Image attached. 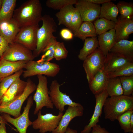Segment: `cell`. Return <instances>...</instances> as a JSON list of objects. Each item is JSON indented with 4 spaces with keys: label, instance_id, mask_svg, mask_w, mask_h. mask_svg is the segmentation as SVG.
Segmentation results:
<instances>
[{
    "label": "cell",
    "instance_id": "1f68e13d",
    "mask_svg": "<svg viewBox=\"0 0 133 133\" xmlns=\"http://www.w3.org/2000/svg\"><path fill=\"white\" fill-rule=\"evenodd\" d=\"M23 71V70L22 69L11 75L2 79L0 83V102L3 96L14 82L20 78Z\"/></svg>",
    "mask_w": 133,
    "mask_h": 133
},
{
    "label": "cell",
    "instance_id": "8992f818",
    "mask_svg": "<svg viewBox=\"0 0 133 133\" xmlns=\"http://www.w3.org/2000/svg\"><path fill=\"white\" fill-rule=\"evenodd\" d=\"M26 88L23 93L17 98L9 104L0 106V112L11 115L14 118L21 114V109L22 105L29 95L36 90L37 86L30 78L27 81Z\"/></svg>",
    "mask_w": 133,
    "mask_h": 133
},
{
    "label": "cell",
    "instance_id": "d6a6232c",
    "mask_svg": "<svg viewBox=\"0 0 133 133\" xmlns=\"http://www.w3.org/2000/svg\"><path fill=\"white\" fill-rule=\"evenodd\" d=\"M116 5L119 13L120 14V17L121 18H126L133 17V4L132 3L119 1Z\"/></svg>",
    "mask_w": 133,
    "mask_h": 133
},
{
    "label": "cell",
    "instance_id": "c3c4849f",
    "mask_svg": "<svg viewBox=\"0 0 133 133\" xmlns=\"http://www.w3.org/2000/svg\"><path fill=\"white\" fill-rule=\"evenodd\" d=\"M2 120L5 121L2 118V116L0 115V122Z\"/></svg>",
    "mask_w": 133,
    "mask_h": 133
},
{
    "label": "cell",
    "instance_id": "603a6c76",
    "mask_svg": "<svg viewBox=\"0 0 133 133\" xmlns=\"http://www.w3.org/2000/svg\"><path fill=\"white\" fill-rule=\"evenodd\" d=\"M118 13L117 5L110 1L102 4L101 6L99 18H104L116 23L117 22Z\"/></svg>",
    "mask_w": 133,
    "mask_h": 133
},
{
    "label": "cell",
    "instance_id": "b9f144b4",
    "mask_svg": "<svg viewBox=\"0 0 133 133\" xmlns=\"http://www.w3.org/2000/svg\"><path fill=\"white\" fill-rule=\"evenodd\" d=\"M91 133H110L106 129L97 124L92 128Z\"/></svg>",
    "mask_w": 133,
    "mask_h": 133
},
{
    "label": "cell",
    "instance_id": "4fadbf2b",
    "mask_svg": "<svg viewBox=\"0 0 133 133\" xmlns=\"http://www.w3.org/2000/svg\"><path fill=\"white\" fill-rule=\"evenodd\" d=\"M83 22L92 23L99 18L101 6L100 5L94 4L85 0H79L75 5Z\"/></svg>",
    "mask_w": 133,
    "mask_h": 133
},
{
    "label": "cell",
    "instance_id": "277c9868",
    "mask_svg": "<svg viewBox=\"0 0 133 133\" xmlns=\"http://www.w3.org/2000/svg\"><path fill=\"white\" fill-rule=\"evenodd\" d=\"M22 74L24 78L36 75H44L54 77L59 73L60 68L59 65L49 61L38 62L33 60L27 62Z\"/></svg>",
    "mask_w": 133,
    "mask_h": 133
},
{
    "label": "cell",
    "instance_id": "9c48e42d",
    "mask_svg": "<svg viewBox=\"0 0 133 133\" xmlns=\"http://www.w3.org/2000/svg\"><path fill=\"white\" fill-rule=\"evenodd\" d=\"M63 114V112H59L57 115L51 113L43 115L40 110L37 113V118L33 122L32 127L34 129H39L41 133L52 132L57 127Z\"/></svg>",
    "mask_w": 133,
    "mask_h": 133
},
{
    "label": "cell",
    "instance_id": "e0dca14e",
    "mask_svg": "<svg viewBox=\"0 0 133 133\" xmlns=\"http://www.w3.org/2000/svg\"><path fill=\"white\" fill-rule=\"evenodd\" d=\"M27 84V81L23 80L20 78L16 79L2 96L0 106L8 104L19 97L23 92Z\"/></svg>",
    "mask_w": 133,
    "mask_h": 133
},
{
    "label": "cell",
    "instance_id": "6da1fadb",
    "mask_svg": "<svg viewBox=\"0 0 133 133\" xmlns=\"http://www.w3.org/2000/svg\"><path fill=\"white\" fill-rule=\"evenodd\" d=\"M42 7L39 0H29L14 11L12 18L20 28L38 24L42 21Z\"/></svg>",
    "mask_w": 133,
    "mask_h": 133
},
{
    "label": "cell",
    "instance_id": "5bb4252c",
    "mask_svg": "<svg viewBox=\"0 0 133 133\" xmlns=\"http://www.w3.org/2000/svg\"><path fill=\"white\" fill-rule=\"evenodd\" d=\"M132 62H133V57L117 53L109 52L106 57L103 69L106 72L108 73Z\"/></svg>",
    "mask_w": 133,
    "mask_h": 133
},
{
    "label": "cell",
    "instance_id": "7dc6e473",
    "mask_svg": "<svg viewBox=\"0 0 133 133\" xmlns=\"http://www.w3.org/2000/svg\"><path fill=\"white\" fill-rule=\"evenodd\" d=\"M3 0H0V10L1 8Z\"/></svg>",
    "mask_w": 133,
    "mask_h": 133
},
{
    "label": "cell",
    "instance_id": "8fae6325",
    "mask_svg": "<svg viewBox=\"0 0 133 133\" xmlns=\"http://www.w3.org/2000/svg\"><path fill=\"white\" fill-rule=\"evenodd\" d=\"M27 103L24 107V111L22 114L17 117L13 118L10 115L3 113L1 116L6 122L13 125L19 133H26L28 127L32 125L33 122L30 120L29 113L30 110L33 104V97L30 96L27 98Z\"/></svg>",
    "mask_w": 133,
    "mask_h": 133
},
{
    "label": "cell",
    "instance_id": "ac0fdd59",
    "mask_svg": "<svg viewBox=\"0 0 133 133\" xmlns=\"http://www.w3.org/2000/svg\"><path fill=\"white\" fill-rule=\"evenodd\" d=\"M114 29L116 42L122 40H127L133 33V17L122 18L119 17Z\"/></svg>",
    "mask_w": 133,
    "mask_h": 133
},
{
    "label": "cell",
    "instance_id": "7c38bea8",
    "mask_svg": "<svg viewBox=\"0 0 133 133\" xmlns=\"http://www.w3.org/2000/svg\"><path fill=\"white\" fill-rule=\"evenodd\" d=\"M39 25L20 28L13 42L20 44L31 51L35 49L37 43V34Z\"/></svg>",
    "mask_w": 133,
    "mask_h": 133
},
{
    "label": "cell",
    "instance_id": "7a4b0ae2",
    "mask_svg": "<svg viewBox=\"0 0 133 133\" xmlns=\"http://www.w3.org/2000/svg\"><path fill=\"white\" fill-rule=\"evenodd\" d=\"M103 108L105 118L114 121L125 112L133 110V97L122 95L108 97Z\"/></svg>",
    "mask_w": 133,
    "mask_h": 133
},
{
    "label": "cell",
    "instance_id": "ab89813d",
    "mask_svg": "<svg viewBox=\"0 0 133 133\" xmlns=\"http://www.w3.org/2000/svg\"><path fill=\"white\" fill-rule=\"evenodd\" d=\"M60 34L61 37L66 40L72 39L74 36L73 32L69 29L64 28L60 30Z\"/></svg>",
    "mask_w": 133,
    "mask_h": 133
},
{
    "label": "cell",
    "instance_id": "d4e9b609",
    "mask_svg": "<svg viewBox=\"0 0 133 133\" xmlns=\"http://www.w3.org/2000/svg\"><path fill=\"white\" fill-rule=\"evenodd\" d=\"M84 41L83 46L78 55V58L83 61L99 47L97 37L87 38Z\"/></svg>",
    "mask_w": 133,
    "mask_h": 133
},
{
    "label": "cell",
    "instance_id": "52a82bcc",
    "mask_svg": "<svg viewBox=\"0 0 133 133\" xmlns=\"http://www.w3.org/2000/svg\"><path fill=\"white\" fill-rule=\"evenodd\" d=\"M63 83L60 84L57 80H54L52 81L48 91L49 95L53 105L59 112H62L65 110L64 107L66 105L75 106L80 104L73 102L69 96L60 91V87Z\"/></svg>",
    "mask_w": 133,
    "mask_h": 133
},
{
    "label": "cell",
    "instance_id": "836d02e7",
    "mask_svg": "<svg viewBox=\"0 0 133 133\" xmlns=\"http://www.w3.org/2000/svg\"><path fill=\"white\" fill-rule=\"evenodd\" d=\"M108 74L110 78L133 75V62L128 63L116 70Z\"/></svg>",
    "mask_w": 133,
    "mask_h": 133
},
{
    "label": "cell",
    "instance_id": "7402d4cb",
    "mask_svg": "<svg viewBox=\"0 0 133 133\" xmlns=\"http://www.w3.org/2000/svg\"><path fill=\"white\" fill-rule=\"evenodd\" d=\"M115 35V30L113 29L98 36L99 48L106 57L116 42Z\"/></svg>",
    "mask_w": 133,
    "mask_h": 133
},
{
    "label": "cell",
    "instance_id": "7bdbcfd3",
    "mask_svg": "<svg viewBox=\"0 0 133 133\" xmlns=\"http://www.w3.org/2000/svg\"><path fill=\"white\" fill-rule=\"evenodd\" d=\"M0 133H7L6 124H7L5 121L2 120L0 122Z\"/></svg>",
    "mask_w": 133,
    "mask_h": 133
},
{
    "label": "cell",
    "instance_id": "d590c367",
    "mask_svg": "<svg viewBox=\"0 0 133 133\" xmlns=\"http://www.w3.org/2000/svg\"><path fill=\"white\" fill-rule=\"evenodd\" d=\"M133 110H130L124 113L117 118L121 129L126 133H131L130 125V120L131 114Z\"/></svg>",
    "mask_w": 133,
    "mask_h": 133
},
{
    "label": "cell",
    "instance_id": "f546056e",
    "mask_svg": "<svg viewBox=\"0 0 133 133\" xmlns=\"http://www.w3.org/2000/svg\"><path fill=\"white\" fill-rule=\"evenodd\" d=\"M93 24L97 35L114 29L116 23L114 22L104 18H99L94 21Z\"/></svg>",
    "mask_w": 133,
    "mask_h": 133
},
{
    "label": "cell",
    "instance_id": "f35d334b",
    "mask_svg": "<svg viewBox=\"0 0 133 133\" xmlns=\"http://www.w3.org/2000/svg\"><path fill=\"white\" fill-rule=\"evenodd\" d=\"M83 22L80 13L75 8L73 12L69 29L74 33L77 31Z\"/></svg>",
    "mask_w": 133,
    "mask_h": 133
},
{
    "label": "cell",
    "instance_id": "e575fe53",
    "mask_svg": "<svg viewBox=\"0 0 133 133\" xmlns=\"http://www.w3.org/2000/svg\"><path fill=\"white\" fill-rule=\"evenodd\" d=\"M77 0H48L46 2V6L55 10H59L70 5H75Z\"/></svg>",
    "mask_w": 133,
    "mask_h": 133
},
{
    "label": "cell",
    "instance_id": "484cf974",
    "mask_svg": "<svg viewBox=\"0 0 133 133\" xmlns=\"http://www.w3.org/2000/svg\"><path fill=\"white\" fill-rule=\"evenodd\" d=\"M74 36L79 38L83 41L88 37H96L97 36L93 23L84 22L75 33Z\"/></svg>",
    "mask_w": 133,
    "mask_h": 133
},
{
    "label": "cell",
    "instance_id": "83f0119b",
    "mask_svg": "<svg viewBox=\"0 0 133 133\" xmlns=\"http://www.w3.org/2000/svg\"><path fill=\"white\" fill-rule=\"evenodd\" d=\"M16 0H3L0 10V22L12 18Z\"/></svg>",
    "mask_w": 133,
    "mask_h": 133
},
{
    "label": "cell",
    "instance_id": "f6af8a7d",
    "mask_svg": "<svg viewBox=\"0 0 133 133\" xmlns=\"http://www.w3.org/2000/svg\"><path fill=\"white\" fill-rule=\"evenodd\" d=\"M130 125L131 130V133H133V113L131 115L130 120Z\"/></svg>",
    "mask_w": 133,
    "mask_h": 133
},
{
    "label": "cell",
    "instance_id": "74e56055",
    "mask_svg": "<svg viewBox=\"0 0 133 133\" xmlns=\"http://www.w3.org/2000/svg\"><path fill=\"white\" fill-rule=\"evenodd\" d=\"M68 51L63 42L57 41L55 44L54 54V58L57 61L66 58Z\"/></svg>",
    "mask_w": 133,
    "mask_h": 133
},
{
    "label": "cell",
    "instance_id": "44dd1931",
    "mask_svg": "<svg viewBox=\"0 0 133 133\" xmlns=\"http://www.w3.org/2000/svg\"><path fill=\"white\" fill-rule=\"evenodd\" d=\"M20 28L17 23L12 18L0 22V34L9 44L13 42Z\"/></svg>",
    "mask_w": 133,
    "mask_h": 133
},
{
    "label": "cell",
    "instance_id": "30bf717a",
    "mask_svg": "<svg viewBox=\"0 0 133 133\" xmlns=\"http://www.w3.org/2000/svg\"><path fill=\"white\" fill-rule=\"evenodd\" d=\"M2 57L11 61L33 60L35 58L32 51L19 43L12 42L9 44Z\"/></svg>",
    "mask_w": 133,
    "mask_h": 133
},
{
    "label": "cell",
    "instance_id": "681fc988",
    "mask_svg": "<svg viewBox=\"0 0 133 133\" xmlns=\"http://www.w3.org/2000/svg\"><path fill=\"white\" fill-rule=\"evenodd\" d=\"M2 78H0V83L1 82V80H2Z\"/></svg>",
    "mask_w": 133,
    "mask_h": 133
},
{
    "label": "cell",
    "instance_id": "4316f807",
    "mask_svg": "<svg viewBox=\"0 0 133 133\" xmlns=\"http://www.w3.org/2000/svg\"><path fill=\"white\" fill-rule=\"evenodd\" d=\"M75 8L73 5L66 6L60 9L55 14L59 25H63L69 29L73 14Z\"/></svg>",
    "mask_w": 133,
    "mask_h": 133
},
{
    "label": "cell",
    "instance_id": "60d3db41",
    "mask_svg": "<svg viewBox=\"0 0 133 133\" xmlns=\"http://www.w3.org/2000/svg\"><path fill=\"white\" fill-rule=\"evenodd\" d=\"M9 43L0 34V58L7 48Z\"/></svg>",
    "mask_w": 133,
    "mask_h": 133
},
{
    "label": "cell",
    "instance_id": "ffe728a7",
    "mask_svg": "<svg viewBox=\"0 0 133 133\" xmlns=\"http://www.w3.org/2000/svg\"><path fill=\"white\" fill-rule=\"evenodd\" d=\"M109 79L103 68L95 74L88 83L90 91L95 95L106 89Z\"/></svg>",
    "mask_w": 133,
    "mask_h": 133
},
{
    "label": "cell",
    "instance_id": "2e32d148",
    "mask_svg": "<svg viewBox=\"0 0 133 133\" xmlns=\"http://www.w3.org/2000/svg\"><path fill=\"white\" fill-rule=\"evenodd\" d=\"M95 95L96 104L93 113L89 123L85 126L81 133H90L92 127L99 122V118L102 114L104 103L108 96L106 89Z\"/></svg>",
    "mask_w": 133,
    "mask_h": 133
},
{
    "label": "cell",
    "instance_id": "f1b7e54d",
    "mask_svg": "<svg viewBox=\"0 0 133 133\" xmlns=\"http://www.w3.org/2000/svg\"><path fill=\"white\" fill-rule=\"evenodd\" d=\"M110 97L123 95V91L119 77L110 78L106 89Z\"/></svg>",
    "mask_w": 133,
    "mask_h": 133
},
{
    "label": "cell",
    "instance_id": "d6986e66",
    "mask_svg": "<svg viewBox=\"0 0 133 133\" xmlns=\"http://www.w3.org/2000/svg\"><path fill=\"white\" fill-rule=\"evenodd\" d=\"M28 61H11L0 58V78L3 79L24 68Z\"/></svg>",
    "mask_w": 133,
    "mask_h": 133
},
{
    "label": "cell",
    "instance_id": "9a60e30c",
    "mask_svg": "<svg viewBox=\"0 0 133 133\" xmlns=\"http://www.w3.org/2000/svg\"><path fill=\"white\" fill-rule=\"evenodd\" d=\"M84 109L81 104L75 106H68L63 115L57 127L52 133H65L70 121L75 117L82 116Z\"/></svg>",
    "mask_w": 133,
    "mask_h": 133
},
{
    "label": "cell",
    "instance_id": "8d00e7d4",
    "mask_svg": "<svg viewBox=\"0 0 133 133\" xmlns=\"http://www.w3.org/2000/svg\"><path fill=\"white\" fill-rule=\"evenodd\" d=\"M119 77L123 91V95L130 96L133 92V75Z\"/></svg>",
    "mask_w": 133,
    "mask_h": 133
},
{
    "label": "cell",
    "instance_id": "4dcf8cb0",
    "mask_svg": "<svg viewBox=\"0 0 133 133\" xmlns=\"http://www.w3.org/2000/svg\"><path fill=\"white\" fill-rule=\"evenodd\" d=\"M57 41L56 37L54 36L44 49L41 58L37 61L38 62H50L54 58L55 47Z\"/></svg>",
    "mask_w": 133,
    "mask_h": 133
},
{
    "label": "cell",
    "instance_id": "3957f363",
    "mask_svg": "<svg viewBox=\"0 0 133 133\" xmlns=\"http://www.w3.org/2000/svg\"><path fill=\"white\" fill-rule=\"evenodd\" d=\"M42 26L38 29L37 34L36 48L33 54L35 57L42 53L48 43L57 30V26L53 18L48 15L42 16Z\"/></svg>",
    "mask_w": 133,
    "mask_h": 133
},
{
    "label": "cell",
    "instance_id": "ba28073f",
    "mask_svg": "<svg viewBox=\"0 0 133 133\" xmlns=\"http://www.w3.org/2000/svg\"><path fill=\"white\" fill-rule=\"evenodd\" d=\"M106 57L98 48L83 61V66L88 83L95 74L103 68Z\"/></svg>",
    "mask_w": 133,
    "mask_h": 133
},
{
    "label": "cell",
    "instance_id": "cb8c5ba5",
    "mask_svg": "<svg viewBox=\"0 0 133 133\" xmlns=\"http://www.w3.org/2000/svg\"><path fill=\"white\" fill-rule=\"evenodd\" d=\"M109 52L117 53L133 57V41L122 40L116 42Z\"/></svg>",
    "mask_w": 133,
    "mask_h": 133
},
{
    "label": "cell",
    "instance_id": "5b68a950",
    "mask_svg": "<svg viewBox=\"0 0 133 133\" xmlns=\"http://www.w3.org/2000/svg\"><path fill=\"white\" fill-rule=\"evenodd\" d=\"M37 77L38 84L33 97L36 105L34 112V115L37 114L44 107L51 109H53L54 107L48 94L47 78L42 75H38Z\"/></svg>",
    "mask_w": 133,
    "mask_h": 133
},
{
    "label": "cell",
    "instance_id": "bcb514c9",
    "mask_svg": "<svg viewBox=\"0 0 133 133\" xmlns=\"http://www.w3.org/2000/svg\"><path fill=\"white\" fill-rule=\"evenodd\" d=\"M66 133H77V131L76 130L71 129L68 127L65 132Z\"/></svg>",
    "mask_w": 133,
    "mask_h": 133
},
{
    "label": "cell",
    "instance_id": "ee69618b",
    "mask_svg": "<svg viewBox=\"0 0 133 133\" xmlns=\"http://www.w3.org/2000/svg\"><path fill=\"white\" fill-rule=\"evenodd\" d=\"M86 1L91 2L94 4L100 5L105 2L112 1L111 0H85Z\"/></svg>",
    "mask_w": 133,
    "mask_h": 133
}]
</instances>
